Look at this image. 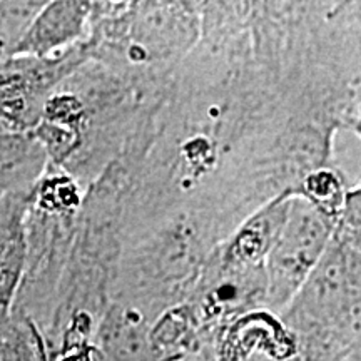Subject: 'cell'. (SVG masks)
I'll use <instances>...</instances> for the list:
<instances>
[{"mask_svg": "<svg viewBox=\"0 0 361 361\" xmlns=\"http://www.w3.org/2000/svg\"><path fill=\"white\" fill-rule=\"evenodd\" d=\"M84 13V4H52L34 20L29 32L17 45V52L44 56V54L71 42L80 32Z\"/></svg>", "mask_w": 361, "mask_h": 361, "instance_id": "obj_1", "label": "cell"}]
</instances>
